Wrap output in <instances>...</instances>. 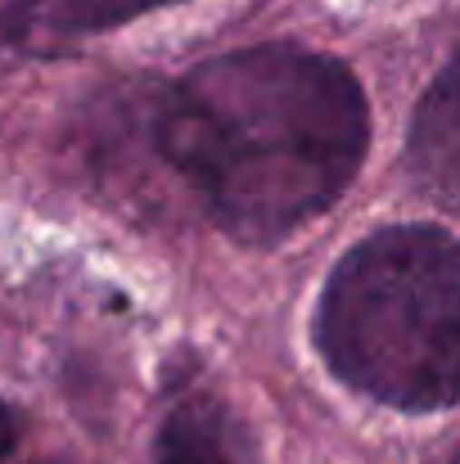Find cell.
I'll list each match as a JSON object with an SVG mask.
<instances>
[{
  "mask_svg": "<svg viewBox=\"0 0 460 464\" xmlns=\"http://www.w3.org/2000/svg\"><path fill=\"white\" fill-rule=\"evenodd\" d=\"M452 464H460V456H456V460H452Z\"/></svg>",
  "mask_w": 460,
  "mask_h": 464,
  "instance_id": "obj_7",
  "label": "cell"
},
{
  "mask_svg": "<svg viewBox=\"0 0 460 464\" xmlns=\"http://www.w3.org/2000/svg\"><path fill=\"white\" fill-rule=\"evenodd\" d=\"M406 171L429 203L460 217V50L434 77V86L416 109L406 140Z\"/></svg>",
  "mask_w": 460,
  "mask_h": 464,
  "instance_id": "obj_3",
  "label": "cell"
},
{
  "mask_svg": "<svg viewBox=\"0 0 460 464\" xmlns=\"http://www.w3.org/2000/svg\"><path fill=\"white\" fill-rule=\"evenodd\" d=\"M316 347L347 388L384 406H456L460 235L388 226L352 244L325 280Z\"/></svg>",
  "mask_w": 460,
  "mask_h": 464,
  "instance_id": "obj_2",
  "label": "cell"
},
{
  "mask_svg": "<svg viewBox=\"0 0 460 464\" xmlns=\"http://www.w3.org/2000/svg\"><path fill=\"white\" fill-rule=\"evenodd\" d=\"M158 464H244V438L217 406L185 401L158 433Z\"/></svg>",
  "mask_w": 460,
  "mask_h": 464,
  "instance_id": "obj_4",
  "label": "cell"
},
{
  "mask_svg": "<svg viewBox=\"0 0 460 464\" xmlns=\"http://www.w3.org/2000/svg\"><path fill=\"white\" fill-rule=\"evenodd\" d=\"M153 5H167V0H41L32 9V18H41L54 32H95V27H113L132 14H145Z\"/></svg>",
  "mask_w": 460,
  "mask_h": 464,
  "instance_id": "obj_5",
  "label": "cell"
},
{
  "mask_svg": "<svg viewBox=\"0 0 460 464\" xmlns=\"http://www.w3.org/2000/svg\"><path fill=\"white\" fill-rule=\"evenodd\" d=\"M167 162L240 244H280L361 171L370 113L329 54L258 45L194 68L158 118Z\"/></svg>",
  "mask_w": 460,
  "mask_h": 464,
  "instance_id": "obj_1",
  "label": "cell"
},
{
  "mask_svg": "<svg viewBox=\"0 0 460 464\" xmlns=\"http://www.w3.org/2000/svg\"><path fill=\"white\" fill-rule=\"evenodd\" d=\"M9 447H14V415H9V406L0 401V460L9 456Z\"/></svg>",
  "mask_w": 460,
  "mask_h": 464,
  "instance_id": "obj_6",
  "label": "cell"
}]
</instances>
